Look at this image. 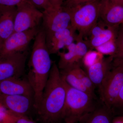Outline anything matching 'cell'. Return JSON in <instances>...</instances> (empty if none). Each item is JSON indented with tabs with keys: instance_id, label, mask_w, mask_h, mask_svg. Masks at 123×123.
Wrapping results in <instances>:
<instances>
[{
	"instance_id": "cell-35",
	"label": "cell",
	"mask_w": 123,
	"mask_h": 123,
	"mask_svg": "<svg viewBox=\"0 0 123 123\" xmlns=\"http://www.w3.org/2000/svg\"><path fill=\"white\" fill-rule=\"evenodd\" d=\"M53 0H49V1H50V3L51 4V3H52V1H53Z\"/></svg>"
},
{
	"instance_id": "cell-30",
	"label": "cell",
	"mask_w": 123,
	"mask_h": 123,
	"mask_svg": "<svg viewBox=\"0 0 123 123\" xmlns=\"http://www.w3.org/2000/svg\"><path fill=\"white\" fill-rule=\"evenodd\" d=\"M13 113L14 116L15 123H36L28 116Z\"/></svg>"
},
{
	"instance_id": "cell-18",
	"label": "cell",
	"mask_w": 123,
	"mask_h": 123,
	"mask_svg": "<svg viewBox=\"0 0 123 123\" xmlns=\"http://www.w3.org/2000/svg\"><path fill=\"white\" fill-rule=\"evenodd\" d=\"M116 28L107 27L98 35L90 38V39L87 41L90 48L95 49L107 42L115 39L116 36Z\"/></svg>"
},
{
	"instance_id": "cell-17",
	"label": "cell",
	"mask_w": 123,
	"mask_h": 123,
	"mask_svg": "<svg viewBox=\"0 0 123 123\" xmlns=\"http://www.w3.org/2000/svg\"><path fill=\"white\" fill-rule=\"evenodd\" d=\"M61 74L63 79L68 85L72 88L86 92L96 98V95L93 94L87 88H86L74 72L73 68L60 70Z\"/></svg>"
},
{
	"instance_id": "cell-10",
	"label": "cell",
	"mask_w": 123,
	"mask_h": 123,
	"mask_svg": "<svg viewBox=\"0 0 123 123\" xmlns=\"http://www.w3.org/2000/svg\"><path fill=\"white\" fill-rule=\"evenodd\" d=\"M0 103L7 110L15 114L27 115L33 108V97L24 95H0Z\"/></svg>"
},
{
	"instance_id": "cell-11",
	"label": "cell",
	"mask_w": 123,
	"mask_h": 123,
	"mask_svg": "<svg viewBox=\"0 0 123 123\" xmlns=\"http://www.w3.org/2000/svg\"><path fill=\"white\" fill-rule=\"evenodd\" d=\"M107 26L116 27L123 23V6L110 0H102L100 17Z\"/></svg>"
},
{
	"instance_id": "cell-6",
	"label": "cell",
	"mask_w": 123,
	"mask_h": 123,
	"mask_svg": "<svg viewBox=\"0 0 123 123\" xmlns=\"http://www.w3.org/2000/svg\"><path fill=\"white\" fill-rule=\"evenodd\" d=\"M43 27L46 35L62 30L71 25L69 9L62 6H51L43 12Z\"/></svg>"
},
{
	"instance_id": "cell-29",
	"label": "cell",
	"mask_w": 123,
	"mask_h": 123,
	"mask_svg": "<svg viewBox=\"0 0 123 123\" xmlns=\"http://www.w3.org/2000/svg\"><path fill=\"white\" fill-rule=\"evenodd\" d=\"M36 7L43 9V10L49 8L51 5L49 0H29Z\"/></svg>"
},
{
	"instance_id": "cell-22",
	"label": "cell",
	"mask_w": 123,
	"mask_h": 123,
	"mask_svg": "<svg viewBox=\"0 0 123 123\" xmlns=\"http://www.w3.org/2000/svg\"><path fill=\"white\" fill-rule=\"evenodd\" d=\"M104 58V55L97 51L90 50L85 55L82 61L86 68L89 67Z\"/></svg>"
},
{
	"instance_id": "cell-20",
	"label": "cell",
	"mask_w": 123,
	"mask_h": 123,
	"mask_svg": "<svg viewBox=\"0 0 123 123\" xmlns=\"http://www.w3.org/2000/svg\"><path fill=\"white\" fill-rule=\"evenodd\" d=\"M74 72L82 84L93 94L95 95L94 90L96 86L93 84L86 72L82 69L81 66L74 67Z\"/></svg>"
},
{
	"instance_id": "cell-7",
	"label": "cell",
	"mask_w": 123,
	"mask_h": 123,
	"mask_svg": "<svg viewBox=\"0 0 123 123\" xmlns=\"http://www.w3.org/2000/svg\"><path fill=\"white\" fill-rule=\"evenodd\" d=\"M43 16V12L27 0L17 7L14 32L24 31L38 27Z\"/></svg>"
},
{
	"instance_id": "cell-23",
	"label": "cell",
	"mask_w": 123,
	"mask_h": 123,
	"mask_svg": "<svg viewBox=\"0 0 123 123\" xmlns=\"http://www.w3.org/2000/svg\"><path fill=\"white\" fill-rule=\"evenodd\" d=\"M115 39L97 47L95 50L104 55H108L113 57L116 51Z\"/></svg>"
},
{
	"instance_id": "cell-2",
	"label": "cell",
	"mask_w": 123,
	"mask_h": 123,
	"mask_svg": "<svg viewBox=\"0 0 123 123\" xmlns=\"http://www.w3.org/2000/svg\"><path fill=\"white\" fill-rule=\"evenodd\" d=\"M46 43V33L42 27L35 38L28 64L27 80L34 91L35 110L40 102L53 64Z\"/></svg>"
},
{
	"instance_id": "cell-36",
	"label": "cell",
	"mask_w": 123,
	"mask_h": 123,
	"mask_svg": "<svg viewBox=\"0 0 123 123\" xmlns=\"http://www.w3.org/2000/svg\"><path fill=\"white\" fill-rule=\"evenodd\" d=\"M122 27H123V24H122Z\"/></svg>"
},
{
	"instance_id": "cell-12",
	"label": "cell",
	"mask_w": 123,
	"mask_h": 123,
	"mask_svg": "<svg viewBox=\"0 0 123 123\" xmlns=\"http://www.w3.org/2000/svg\"><path fill=\"white\" fill-rule=\"evenodd\" d=\"M0 95H24L34 98L33 89L27 80L11 78L0 81Z\"/></svg>"
},
{
	"instance_id": "cell-21",
	"label": "cell",
	"mask_w": 123,
	"mask_h": 123,
	"mask_svg": "<svg viewBox=\"0 0 123 123\" xmlns=\"http://www.w3.org/2000/svg\"><path fill=\"white\" fill-rule=\"evenodd\" d=\"M75 31H76L70 25L66 29L49 35H46L47 45L51 44L58 40L75 34Z\"/></svg>"
},
{
	"instance_id": "cell-5",
	"label": "cell",
	"mask_w": 123,
	"mask_h": 123,
	"mask_svg": "<svg viewBox=\"0 0 123 123\" xmlns=\"http://www.w3.org/2000/svg\"><path fill=\"white\" fill-rule=\"evenodd\" d=\"M123 85V68L112 66L98 87L102 103L111 110Z\"/></svg>"
},
{
	"instance_id": "cell-3",
	"label": "cell",
	"mask_w": 123,
	"mask_h": 123,
	"mask_svg": "<svg viewBox=\"0 0 123 123\" xmlns=\"http://www.w3.org/2000/svg\"><path fill=\"white\" fill-rule=\"evenodd\" d=\"M64 81L66 95L62 120L65 123H78L97 107L94 102L96 98L86 92L72 88Z\"/></svg>"
},
{
	"instance_id": "cell-34",
	"label": "cell",
	"mask_w": 123,
	"mask_h": 123,
	"mask_svg": "<svg viewBox=\"0 0 123 123\" xmlns=\"http://www.w3.org/2000/svg\"><path fill=\"white\" fill-rule=\"evenodd\" d=\"M2 40H1V39L0 38V48L1 46V45H2Z\"/></svg>"
},
{
	"instance_id": "cell-26",
	"label": "cell",
	"mask_w": 123,
	"mask_h": 123,
	"mask_svg": "<svg viewBox=\"0 0 123 123\" xmlns=\"http://www.w3.org/2000/svg\"><path fill=\"white\" fill-rule=\"evenodd\" d=\"M100 22H98L91 30L89 34L90 36V38L98 35L106 29L105 27L107 26L102 21Z\"/></svg>"
},
{
	"instance_id": "cell-19",
	"label": "cell",
	"mask_w": 123,
	"mask_h": 123,
	"mask_svg": "<svg viewBox=\"0 0 123 123\" xmlns=\"http://www.w3.org/2000/svg\"><path fill=\"white\" fill-rule=\"evenodd\" d=\"M77 36V35L74 34L51 44L47 45L49 53L50 55L58 53L61 49L66 48L69 45L75 42Z\"/></svg>"
},
{
	"instance_id": "cell-14",
	"label": "cell",
	"mask_w": 123,
	"mask_h": 123,
	"mask_svg": "<svg viewBox=\"0 0 123 123\" xmlns=\"http://www.w3.org/2000/svg\"><path fill=\"white\" fill-rule=\"evenodd\" d=\"M17 7H0V38L4 42L14 32Z\"/></svg>"
},
{
	"instance_id": "cell-4",
	"label": "cell",
	"mask_w": 123,
	"mask_h": 123,
	"mask_svg": "<svg viewBox=\"0 0 123 123\" xmlns=\"http://www.w3.org/2000/svg\"><path fill=\"white\" fill-rule=\"evenodd\" d=\"M102 3V0H96L76 7L68 8L71 13V26L78 31L80 37L83 38L89 35L91 29L98 22Z\"/></svg>"
},
{
	"instance_id": "cell-37",
	"label": "cell",
	"mask_w": 123,
	"mask_h": 123,
	"mask_svg": "<svg viewBox=\"0 0 123 123\" xmlns=\"http://www.w3.org/2000/svg\"></svg>"
},
{
	"instance_id": "cell-27",
	"label": "cell",
	"mask_w": 123,
	"mask_h": 123,
	"mask_svg": "<svg viewBox=\"0 0 123 123\" xmlns=\"http://www.w3.org/2000/svg\"><path fill=\"white\" fill-rule=\"evenodd\" d=\"M95 0H66L63 5L67 8H72Z\"/></svg>"
},
{
	"instance_id": "cell-15",
	"label": "cell",
	"mask_w": 123,
	"mask_h": 123,
	"mask_svg": "<svg viewBox=\"0 0 123 123\" xmlns=\"http://www.w3.org/2000/svg\"><path fill=\"white\" fill-rule=\"evenodd\" d=\"M113 112L103 104L82 119L79 123H111Z\"/></svg>"
},
{
	"instance_id": "cell-38",
	"label": "cell",
	"mask_w": 123,
	"mask_h": 123,
	"mask_svg": "<svg viewBox=\"0 0 123 123\" xmlns=\"http://www.w3.org/2000/svg\"></svg>"
},
{
	"instance_id": "cell-16",
	"label": "cell",
	"mask_w": 123,
	"mask_h": 123,
	"mask_svg": "<svg viewBox=\"0 0 123 123\" xmlns=\"http://www.w3.org/2000/svg\"><path fill=\"white\" fill-rule=\"evenodd\" d=\"M76 46V43L74 42L66 47L68 51H60L57 53L60 57L57 65L60 70H64L75 66H80V64L77 60Z\"/></svg>"
},
{
	"instance_id": "cell-25",
	"label": "cell",
	"mask_w": 123,
	"mask_h": 123,
	"mask_svg": "<svg viewBox=\"0 0 123 123\" xmlns=\"http://www.w3.org/2000/svg\"><path fill=\"white\" fill-rule=\"evenodd\" d=\"M111 110L113 114L118 111L123 113V85Z\"/></svg>"
},
{
	"instance_id": "cell-33",
	"label": "cell",
	"mask_w": 123,
	"mask_h": 123,
	"mask_svg": "<svg viewBox=\"0 0 123 123\" xmlns=\"http://www.w3.org/2000/svg\"><path fill=\"white\" fill-rule=\"evenodd\" d=\"M114 3L121 5L123 6V0H110Z\"/></svg>"
},
{
	"instance_id": "cell-13",
	"label": "cell",
	"mask_w": 123,
	"mask_h": 123,
	"mask_svg": "<svg viewBox=\"0 0 123 123\" xmlns=\"http://www.w3.org/2000/svg\"><path fill=\"white\" fill-rule=\"evenodd\" d=\"M112 56L104 58L86 68V73L95 86L98 87L112 67Z\"/></svg>"
},
{
	"instance_id": "cell-31",
	"label": "cell",
	"mask_w": 123,
	"mask_h": 123,
	"mask_svg": "<svg viewBox=\"0 0 123 123\" xmlns=\"http://www.w3.org/2000/svg\"><path fill=\"white\" fill-rule=\"evenodd\" d=\"M112 66H118L123 68V59L114 58L112 61Z\"/></svg>"
},
{
	"instance_id": "cell-24",
	"label": "cell",
	"mask_w": 123,
	"mask_h": 123,
	"mask_svg": "<svg viewBox=\"0 0 123 123\" xmlns=\"http://www.w3.org/2000/svg\"><path fill=\"white\" fill-rule=\"evenodd\" d=\"M116 51L114 58L123 59V28L122 27L116 35L115 39Z\"/></svg>"
},
{
	"instance_id": "cell-1",
	"label": "cell",
	"mask_w": 123,
	"mask_h": 123,
	"mask_svg": "<svg viewBox=\"0 0 123 123\" xmlns=\"http://www.w3.org/2000/svg\"><path fill=\"white\" fill-rule=\"evenodd\" d=\"M66 95L64 81L53 62L48 80L36 111L42 123H61Z\"/></svg>"
},
{
	"instance_id": "cell-9",
	"label": "cell",
	"mask_w": 123,
	"mask_h": 123,
	"mask_svg": "<svg viewBox=\"0 0 123 123\" xmlns=\"http://www.w3.org/2000/svg\"><path fill=\"white\" fill-rule=\"evenodd\" d=\"M27 51L0 58V81L11 78H20L23 73Z\"/></svg>"
},
{
	"instance_id": "cell-32",
	"label": "cell",
	"mask_w": 123,
	"mask_h": 123,
	"mask_svg": "<svg viewBox=\"0 0 123 123\" xmlns=\"http://www.w3.org/2000/svg\"><path fill=\"white\" fill-rule=\"evenodd\" d=\"M113 123H123V116L115 119Z\"/></svg>"
},
{
	"instance_id": "cell-8",
	"label": "cell",
	"mask_w": 123,
	"mask_h": 123,
	"mask_svg": "<svg viewBox=\"0 0 123 123\" xmlns=\"http://www.w3.org/2000/svg\"><path fill=\"white\" fill-rule=\"evenodd\" d=\"M39 27L20 32H14L3 42L0 48V58L26 51L31 41L40 30Z\"/></svg>"
},
{
	"instance_id": "cell-28",
	"label": "cell",
	"mask_w": 123,
	"mask_h": 123,
	"mask_svg": "<svg viewBox=\"0 0 123 123\" xmlns=\"http://www.w3.org/2000/svg\"><path fill=\"white\" fill-rule=\"evenodd\" d=\"M27 0H0V7H17Z\"/></svg>"
}]
</instances>
